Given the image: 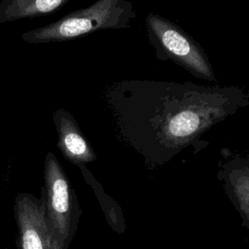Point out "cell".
Listing matches in <instances>:
<instances>
[{
  "label": "cell",
  "mask_w": 249,
  "mask_h": 249,
  "mask_svg": "<svg viewBox=\"0 0 249 249\" xmlns=\"http://www.w3.org/2000/svg\"><path fill=\"white\" fill-rule=\"evenodd\" d=\"M105 100L121 128L144 124L163 142L179 144L248 104L249 91L193 83L123 81L105 90Z\"/></svg>",
  "instance_id": "obj_1"
},
{
  "label": "cell",
  "mask_w": 249,
  "mask_h": 249,
  "mask_svg": "<svg viewBox=\"0 0 249 249\" xmlns=\"http://www.w3.org/2000/svg\"><path fill=\"white\" fill-rule=\"evenodd\" d=\"M134 17L132 5L126 0H97L87 8L22 33L21 39L29 44L64 42L97 30L127 28Z\"/></svg>",
  "instance_id": "obj_2"
},
{
  "label": "cell",
  "mask_w": 249,
  "mask_h": 249,
  "mask_svg": "<svg viewBox=\"0 0 249 249\" xmlns=\"http://www.w3.org/2000/svg\"><path fill=\"white\" fill-rule=\"evenodd\" d=\"M146 27L160 59H170L201 80L217 81L207 54L182 28L153 13L146 18Z\"/></svg>",
  "instance_id": "obj_3"
},
{
  "label": "cell",
  "mask_w": 249,
  "mask_h": 249,
  "mask_svg": "<svg viewBox=\"0 0 249 249\" xmlns=\"http://www.w3.org/2000/svg\"><path fill=\"white\" fill-rule=\"evenodd\" d=\"M47 216L55 239L63 247L70 228L71 196L63 168L55 156L49 152L45 160Z\"/></svg>",
  "instance_id": "obj_4"
},
{
  "label": "cell",
  "mask_w": 249,
  "mask_h": 249,
  "mask_svg": "<svg viewBox=\"0 0 249 249\" xmlns=\"http://www.w3.org/2000/svg\"><path fill=\"white\" fill-rule=\"evenodd\" d=\"M16 215L20 249H62L51 229L42 200L26 195L19 196Z\"/></svg>",
  "instance_id": "obj_5"
},
{
  "label": "cell",
  "mask_w": 249,
  "mask_h": 249,
  "mask_svg": "<svg viewBox=\"0 0 249 249\" xmlns=\"http://www.w3.org/2000/svg\"><path fill=\"white\" fill-rule=\"evenodd\" d=\"M53 121L57 133V147L68 160L78 164L94 160L92 150L68 111L56 109L53 113Z\"/></svg>",
  "instance_id": "obj_6"
},
{
  "label": "cell",
  "mask_w": 249,
  "mask_h": 249,
  "mask_svg": "<svg viewBox=\"0 0 249 249\" xmlns=\"http://www.w3.org/2000/svg\"><path fill=\"white\" fill-rule=\"evenodd\" d=\"M69 0H2L0 2V23L52 14Z\"/></svg>",
  "instance_id": "obj_7"
}]
</instances>
